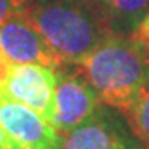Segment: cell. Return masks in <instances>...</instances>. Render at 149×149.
Listing matches in <instances>:
<instances>
[{
    "label": "cell",
    "instance_id": "obj_1",
    "mask_svg": "<svg viewBox=\"0 0 149 149\" xmlns=\"http://www.w3.org/2000/svg\"><path fill=\"white\" fill-rule=\"evenodd\" d=\"M78 66L100 101L128 116L149 91V38L136 32L109 35Z\"/></svg>",
    "mask_w": 149,
    "mask_h": 149
},
{
    "label": "cell",
    "instance_id": "obj_2",
    "mask_svg": "<svg viewBox=\"0 0 149 149\" xmlns=\"http://www.w3.org/2000/svg\"><path fill=\"white\" fill-rule=\"evenodd\" d=\"M25 15L63 65H78L114 35L93 0H30Z\"/></svg>",
    "mask_w": 149,
    "mask_h": 149
},
{
    "label": "cell",
    "instance_id": "obj_3",
    "mask_svg": "<svg viewBox=\"0 0 149 149\" xmlns=\"http://www.w3.org/2000/svg\"><path fill=\"white\" fill-rule=\"evenodd\" d=\"M61 149H149L123 111L101 103L85 123L63 136Z\"/></svg>",
    "mask_w": 149,
    "mask_h": 149
},
{
    "label": "cell",
    "instance_id": "obj_4",
    "mask_svg": "<svg viewBox=\"0 0 149 149\" xmlns=\"http://www.w3.org/2000/svg\"><path fill=\"white\" fill-rule=\"evenodd\" d=\"M101 104L95 88L78 65L56 68V91L52 124L60 134H68L96 111Z\"/></svg>",
    "mask_w": 149,
    "mask_h": 149
},
{
    "label": "cell",
    "instance_id": "obj_5",
    "mask_svg": "<svg viewBox=\"0 0 149 149\" xmlns=\"http://www.w3.org/2000/svg\"><path fill=\"white\" fill-rule=\"evenodd\" d=\"M0 124L10 149H61L63 134L0 88Z\"/></svg>",
    "mask_w": 149,
    "mask_h": 149
},
{
    "label": "cell",
    "instance_id": "obj_6",
    "mask_svg": "<svg viewBox=\"0 0 149 149\" xmlns=\"http://www.w3.org/2000/svg\"><path fill=\"white\" fill-rule=\"evenodd\" d=\"M15 101L32 108L50 124L53 121L56 68L38 63L13 65L0 86Z\"/></svg>",
    "mask_w": 149,
    "mask_h": 149
},
{
    "label": "cell",
    "instance_id": "obj_7",
    "mask_svg": "<svg viewBox=\"0 0 149 149\" xmlns=\"http://www.w3.org/2000/svg\"><path fill=\"white\" fill-rule=\"evenodd\" d=\"M0 52L10 65L38 63L52 68L63 65L25 12L12 15L0 25Z\"/></svg>",
    "mask_w": 149,
    "mask_h": 149
},
{
    "label": "cell",
    "instance_id": "obj_8",
    "mask_svg": "<svg viewBox=\"0 0 149 149\" xmlns=\"http://www.w3.org/2000/svg\"><path fill=\"white\" fill-rule=\"evenodd\" d=\"M114 35H126L149 13V0H93Z\"/></svg>",
    "mask_w": 149,
    "mask_h": 149
},
{
    "label": "cell",
    "instance_id": "obj_9",
    "mask_svg": "<svg viewBox=\"0 0 149 149\" xmlns=\"http://www.w3.org/2000/svg\"><path fill=\"white\" fill-rule=\"evenodd\" d=\"M134 131L149 148V91L138 101V104L128 114Z\"/></svg>",
    "mask_w": 149,
    "mask_h": 149
},
{
    "label": "cell",
    "instance_id": "obj_10",
    "mask_svg": "<svg viewBox=\"0 0 149 149\" xmlns=\"http://www.w3.org/2000/svg\"><path fill=\"white\" fill-rule=\"evenodd\" d=\"M30 0H0V25L15 13L25 12Z\"/></svg>",
    "mask_w": 149,
    "mask_h": 149
},
{
    "label": "cell",
    "instance_id": "obj_11",
    "mask_svg": "<svg viewBox=\"0 0 149 149\" xmlns=\"http://www.w3.org/2000/svg\"><path fill=\"white\" fill-rule=\"evenodd\" d=\"M13 66V65H10V61L3 56V53L0 52V86L5 83L7 76H8V73H10V68Z\"/></svg>",
    "mask_w": 149,
    "mask_h": 149
},
{
    "label": "cell",
    "instance_id": "obj_12",
    "mask_svg": "<svg viewBox=\"0 0 149 149\" xmlns=\"http://www.w3.org/2000/svg\"><path fill=\"white\" fill-rule=\"evenodd\" d=\"M0 149H10L8 148V143H7V136L3 133V128L0 124Z\"/></svg>",
    "mask_w": 149,
    "mask_h": 149
}]
</instances>
